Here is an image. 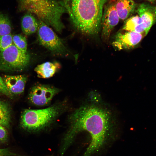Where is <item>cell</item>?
Here are the masks:
<instances>
[{"label":"cell","instance_id":"cell-1","mask_svg":"<svg viewBox=\"0 0 156 156\" xmlns=\"http://www.w3.org/2000/svg\"><path fill=\"white\" fill-rule=\"evenodd\" d=\"M70 126L63 138L60 153L63 155L79 133L87 131L90 143L83 156H91L98 152L111 138L113 129L111 114L106 109L95 105L82 106L70 117Z\"/></svg>","mask_w":156,"mask_h":156},{"label":"cell","instance_id":"cell-2","mask_svg":"<svg viewBox=\"0 0 156 156\" xmlns=\"http://www.w3.org/2000/svg\"><path fill=\"white\" fill-rule=\"evenodd\" d=\"M107 0H64L72 23L79 32L88 36L98 34Z\"/></svg>","mask_w":156,"mask_h":156},{"label":"cell","instance_id":"cell-3","mask_svg":"<svg viewBox=\"0 0 156 156\" xmlns=\"http://www.w3.org/2000/svg\"><path fill=\"white\" fill-rule=\"evenodd\" d=\"M18 8L36 15L40 20L57 32L64 28L61 20L62 15L66 12L63 2L57 0H18Z\"/></svg>","mask_w":156,"mask_h":156},{"label":"cell","instance_id":"cell-4","mask_svg":"<svg viewBox=\"0 0 156 156\" xmlns=\"http://www.w3.org/2000/svg\"><path fill=\"white\" fill-rule=\"evenodd\" d=\"M63 105H57L39 109H25L21 116V124L24 129L37 131L47 127L62 110Z\"/></svg>","mask_w":156,"mask_h":156},{"label":"cell","instance_id":"cell-5","mask_svg":"<svg viewBox=\"0 0 156 156\" xmlns=\"http://www.w3.org/2000/svg\"><path fill=\"white\" fill-rule=\"evenodd\" d=\"M37 31L39 44L53 54L60 56H67L69 51L63 41L53 29L42 21L39 20Z\"/></svg>","mask_w":156,"mask_h":156},{"label":"cell","instance_id":"cell-6","mask_svg":"<svg viewBox=\"0 0 156 156\" xmlns=\"http://www.w3.org/2000/svg\"><path fill=\"white\" fill-rule=\"evenodd\" d=\"M30 56L24 53L13 44L3 51H0V69L13 71L23 70L28 65Z\"/></svg>","mask_w":156,"mask_h":156},{"label":"cell","instance_id":"cell-7","mask_svg":"<svg viewBox=\"0 0 156 156\" xmlns=\"http://www.w3.org/2000/svg\"><path fill=\"white\" fill-rule=\"evenodd\" d=\"M59 91L58 89L53 86L37 84L31 89L29 98L30 102L35 105L44 106L48 104Z\"/></svg>","mask_w":156,"mask_h":156},{"label":"cell","instance_id":"cell-8","mask_svg":"<svg viewBox=\"0 0 156 156\" xmlns=\"http://www.w3.org/2000/svg\"><path fill=\"white\" fill-rule=\"evenodd\" d=\"M119 20L113 1L108 4L103 10L101 23L103 40H108L112 29L118 24Z\"/></svg>","mask_w":156,"mask_h":156},{"label":"cell","instance_id":"cell-9","mask_svg":"<svg viewBox=\"0 0 156 156\" xmlns=\"http://www.w3.org/2000/svg\"><path fill=\"white\" fill-rule=\"evenodd\" d=\"M125 31L123 32H119L115 36L112 44L118 50L128 49L134 47L145 36L143 34L135 32Z\"/></svg>","mask_w":156,"mask_h":156},{"label":"cell","instance_id":"cell-10","mask_svg":"<svg viewBox=\"0 0 156 156\" xmlns=\"http://www.w3.org/2000/svg\"><path fill=\"white\" fill-rule=\"evenodd\" d=\"M136 12L146 26L147 34L153 25L156 22V6L141 3L137 7Z\"/></svg>","mask_w":156,"mask_h":156},{"label":"cell","instance_id":"cell-11","mask_svg":"<svg viewBox=\"0 0 156 156\" xmlns=\"http://www.w3.org/2000/svg\"><path fill=\"white\" fill-rule=\"evenodd\" d=\"M3 79L10 93L18 94L23 92L27 77L24 75H6Z\"/></svg>","mask_w":156,"mask_h":156},{"label":"cell","instance_id":"cell-12","mask_svg":"<svg viewBox=\"0 0 156 156\" xmlns=\"http://www.w3.org/2000/svg\"><path fill=\"white\" fill-rule=\"evenodd\" d=\"M115 5L120 19L126 20L133 13L136 8L133 0H115Z\"/></svg>","mask_w":156,"mask_h":156},{"label":"cell","instance_id":"cell-13","mask_svg":"<svg viewBox=\"0 0 156 156\" xmlns=\"http://www.w3.org/2000/svg\"><path fill=\"white\" fill-rule=\"evenodd\" d=\"M122 30L147 34L146 27L141 17L138 15L133 16L125 20Z\"/></svg>","mask_w":156,"mask_h":156},{"label":"cell","instance_id":"cell-14","mask_svg":"<svg viewBox=\"0 0 156 156\" xmlns=\"http://www.w3.org/2000/svg\"><path fill=\"white\" fill-rule=\"evenodd\" d=\"M60 66L57 62H46L37 66L34 71L39 78L47 79L53 77Z\"/></svg>","mask_w":156,"mask_h":156},{"label":"cell","instance_id":"cell-15","mask_svg":"<svg viewBox=\"0 0 156 156\" xmlns=\"http://www.w3.org/2000/svg\"><path fill=\"white\" fill-rule=\"evenodd\" d=\"M38 26V21L30 13L26 14L21 19V29L25 35H30L36 32Z\"/></svg>","mask_w":156,"mask_h":156},{"label":"cell","instance_id":"cell-16","mask_svg":"<svg viewBox=\"0 0 156 156\" xmlns=\"http://www.w3.org/2000/svg\"><path fill=\"white\" fill-rule=\"evenodd\" d=\"M10 120V112L8 105L0 101V124L9 127Z\"/></svg>","mask_w":156,"mask_h":156},{"label":"cell","instance_id":"cell-17","mask_svg":"<svg viewBox=\"0 0 156 156\" xmlns=\"http://www.w3.org/2000/svg\"><path fill=\"white\" fill-rule=\"evenodd\" d=\"M11 31V26L9 18L0 13V36L10 34Z\"/></svg>","mask_w":156,"mask_h":156},{"label":"cell","instance_id":"cell-18","mask_svg":"<svg viewBox=\"0 0 156 156\" xmlns=\"http://www.w3.org/2000/svg\"><path fill=\"white\" fill-rule=\"evenodd\" d=\"M13 44L19 50L24 53L27 52V42L26 38L20 34L13 36Z\"/></svg>","mask_w":156,"mask_h":156},{"label":"cell","instance_id":"cell-19","mask_svg":"<svg viewBox=\"0 0 156 156\" xmlns=\"http://www.w3.org/2000/svg\"><path fill=\"white\" fill-rule=\"evenodd\" d=\"M13 44V36L11 34L0 36V51L5 50Z\"/></svg>","mask_w":156,"mask_h":156},{"label":"cell","instance_id":"cell-20","mask_svg":"<svg viewBox=\"0 0 156 156\" xmlns=\"http://www.w3.org/2000/svg\"><path fill=\"white\" fill-rule=\"evenodd\" d=\"M0 93L7 96H11L12 94L9 91L6 87L3 79L0 76Z\"/></svg>","mask_w":156,"mask_h":156},{"label":"cell","instance_id":"cell-21","mask_svg":"<svg viewBox=\"0 0 156 156\" xmlns=\"http://www.w3.org/2000/svg\"><path fill=\"white\" fill-rule=\"evenodd\" d=\"M0 156H23L14 153L8 148H0Z\"/></svg>","mask_w":156,"mask_h":156},{"label":"cell","instance_id":"cell-22","mask_svg":"<svg viewBox=\"0 0 156 156\" xmlns=\"http://www.w3.org/2000/svg\"><path fill=\"white\" fill-rule=\"evenodd\" d=\"M8 138L7 131L4 127L0 124V141H5Z\"/></svg>","mask_w":156,"mask_h":156},{"label":"cell","instance_id":"cell-23","mask_svg":"<svg viewBox=\"0 0 156 156\" xmlns=\"http://www.w3.org/2000/svg\"><path fill=\"white\" fill-rule=\"evenodd\" d=\"M150 2H153L154 1H156V0H146Z\"/></svg>","mask_w":156,"mask_h":156}]
</instances>
